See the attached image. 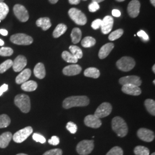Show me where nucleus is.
I'll list each match as a JSON object with an SVG mask.
<instances>
[{
	"instance_id": "nucleus-1",
	"label": "nucleus",
	"mask_w": 155,
	"mask_h": 155,
	"mask_svg": "<svg viewBox=\"0 0 155 155\" xmlns=\"http://www.w3.org/2000/svg\"><path fill=\"white\" fill-rule=\"evenodd\" d=\"M90 100L87 96H71L68 97L63 101V107L64 109H70L74 107H83L88 105Z\"/></svg>"
},
{
	"instance_id": "nucleus-2",
	"label": "nucleus",
	"mask_w": 155,
	"mask_h": 155,
	"mask_svg": "<svg viewBox=\"0 0 155 155\" xmlns=\"http://www.w3.org/2000/svg\"><path fill=\"white\" fill-rule=\"evenodd\" d=\"M111 127L113 130L120 137L126 136L128 133L127 124L120 117L117 116L113 118L111 121Z\"/></svg>"
},
{
	"instance_id": "nucleus-3",
	"label": "nucleus",
	"mask_w": 155,
	"mask_h": 155,
	"mask_svg": "<svg viewBox=\"0 0 155 155\" xmlns=\"http://www.w3.org/2000/svg\"><path fill=\"white\" fill-rule=\"evenodd\" d=\"M15 104L24 113H27L31 110V101L27 95L18 94L15 98Z\"/></svg>"
},
{
	"instance_id": "nucleus-4",
	"label": "nucleus",
	"mask_w": 155,
	"mask_h": 155,
	"mask_svg": "<svg viewBox=\"0 0 155 155\" xmlns=\"http://www.w3.org/2000/svg\"><path fill=\"white\" fill-rule=\"evenodd\" d=\"M136 63L132 58L124 56L117 61V68L122 71L127 72L132 70L135 66Z\"/></svg>"
},
{
	"instance_id": "nucleus-5",
	"label": "nucleus",
	"mask_w": 155,
	"mask_h": 155,
	"mask_svg": "<svg viewBox=\"0 0 155 155\" xmlns=\"http://www.w3.org/2000/svg\"><path fill=\"white\" fill-rule=\"evenodd\" d=\"M94 147L93 140H84L78 144L76 150L79 155H88L93 150Z\"/></svg>"
},
{
	"instance_id": "nucleus-6",
	"label": "nucleus",
	"mask_w": 155,
	"mask_h": 155,
	"mask_svg": "<svg viewBox=\"0 0 155 155\" xmlns=\"http://www.w3.org/2000/svg\"><path fill=\"white\" fill-rule=\"evenodd\" d=\"M68 15L72 20L78 25H84L87 22V17L82 12L72 8L68 11Z\"/></svg>"
},
{
	"instance_id": "nucleus-7",
	"label": "nucleus",
	"mask_w": 155,
	"mask_h": 155,
	"mask_svg": "<svg viewBox=\"0 0 155 155\" xmlns=\"http://www.w3.org/2000/svg\"><path fill=\"white\" fill-rule=\"evenodd\" d=\"M10 40L13 43L17 45H28L33 43L32 37L24 33H17L11 36Z\"/></svg>"
},
{
	"instance_id": "nucleus-8",
	"label": "nucleus",
	"mask_w": 155,
	"mask_h": 155,
	"mask_svg": "<svg viewBox=\"0 0 155 155\" xmlns=\"http://www.w3.org/2000/svg\"><path fill=\"white\" fill-rule=\"evenodd\" d=\"M33 133V129L31 127H24L17 131L12 137L13 141L16 143H21Z\"/></svg>"
},
{
	"instance_id": "nucleus-9",
	"label": "nucleus",
	"mask_w": 155,
	"mask_h": 155,
	"mask_svg": "<svg viewBox=\"0 0 155 155\" xmlns=\"http://www.w3.org/2000/svg\"><path fill=\"white\" fill-rule=\"evenodd\" d=\"M14 14L21 22L27 21L29 19V13L25 6L20 4H16L13 7Z\"/></svg>"
},
{
	"instance_id": "nucleus-10",
	"label": "nucleus",
	"mask_w": 155,
	"mask_h": 155,
	"mask_svg": "<svg viewBox=\"0 0 155 155\" xmlns=\"http://www.w3.org/2000/svg\"><path fill=\"white\" fill-rule=\"evenodd\" d=\"M112 111V106L109 102L101 104L95 111L94 116L98 118H104L110 115Z\"/></svg>"
},
{
	"instance_id": "nucleus-11",
	"label": "nucleus",
	"mask_w": 155,
	"mask_h": 155,
	"mask_svg": "<svg viewBox=\"0 0 155 155\" xmlns=\"http://www.w3.org/2000/svg\"><path fill=\"white\" fill-rule=\"evenodd\" d=\"M137 134L139 139L145 142L150 143L155 139L154 132L146 128L139 129Z\"/></svg>"
},
{
	"instance_id": "nucleus-12",
	"label": "nucleus",
	"mask_w": 155,
	"mask_h": 155,
	"mask_svg": "<svg viewBox=\"0 0 155 155\" xmlns=\"http://www.w3.org/2000/svg\"><path fill=\"white\" fill-rule=\"evenodd\" d=\"M27 60L24 56L18 55L13 61V70L15 72H20L23 70L27 66Z\"/></svg>"
},
{
	"instance_id": "nucleus-13",
	"label": "nucleus",
	"mask_w": 155,
	"mask_h": 155,
	"mask_svg": "<svg viewBox=\"0 0 155 155\" xmlns=\"http://www.w3.org/2000/svg\"><path fill=\"white\" fill-rule=\"evenodd\" d=\"M119 82L122 86L125 84H133L140 87L141 85L142 81L139 77L136 75H130L121 78L119 79Z\"/></svg>"
},
{
	"instance_id": "nucleus-14",
	"label": "nucleus",
	"mask_w": 155,
	"mask_h": 155,
	"mask_svg": "<svg viewBox=\"0 0 155 155\" xmlns=\"http://www.w3.org/2000/svg\"><path fill=\"white\" fill-rule=\"evenodd\" d=\"M140 3L138 0L131 1L127 6V12L130 16L135 18L138 16L140 13Z\"/></svg>"
},
{
	"instance_id": "nucleus-15",
	"label": "nucleus",
	"mask_w": 155,
	"mask_h": 155,
	"mask_svg": "<svg viewBox=\"0 0 155 155\" xmlns=\"http://www.w3.org/2000/svg\"><path fill=\"white\" fill-rule=\"evenodd\" d=\"M84 124L88 127L97 129L101 126L102 122L100 118L94 115H88L84 119Z\"/></svg>"
},
{
	"instance_id": "nucleus-16",
	"label": "nucleus",
	"mask_w": 155,
	"mask_h": 155,
	"mask_svg": "<svg viewBox=\"0 0 155 155\" xmlns=\"http://www.w3.org/2000/svg\"><path fill=\"white\" fill-rule=\"evenodd\" d=\"M114 23L113 18L110 16H106L102 20V22L101 25V31L102 32L106 35L111 32Z\"/></svg>"
},
{
	"instance_id": "nucleus-17",
	"label": "nucleus",
	"mask_w": 155,
	"mask_h": 155,
	"mask_svg": "<svg viewBox=\"0 0 155 155\" xmlns=\"http://www.w3.org/2000/svg\"><path fill=\"white\" fill-rule=\"evenodd\" d=\"M122 92L125 94L137 96L141 94V90L139 86L133 84H125L122 86Z\"/></svg>"
},
{
	"instance_id": "nucleus-18",
	"label": "nucleus",
	"mask_w": 155,
	"mask_h": 155,
	"mask_svg": "<svg viewBox=\"0 0 155 155\" xmlns=\"http://www.w3.org/2000/svg\"><path fill=\"white\" fill-rule=\"evenodd\" d=\"M82 71V67L78 64H71L65 67L63 70V73L67 76H74L79 74Z\"/></svg>"
},
{
	"instance_id": "nucleus-19",
	"label": "nucleus",
	"mask_w": 155,
	"mask_h": 155,
	"mask_svg": "<svg viewBox=\"0 0 155 155\" xmlns=\"http://www.w3.org/2000/svg\"><path fill=\"white\" fill-rule=\"evenodd\" d=\"M114 47V45L112 43H109L103 45L100 49L98 56L101 59H104L110 54L111 51Z\"/></svg>"
},
{
	"instance_id": "nucleus-20",
	"label": "nucleus",
	"mask_w": 155,
	"mask_h": 155,
	"mask_svg": "<svg viewBox=\"0 0 155 155\" xmlns=\"http://www.w3.org/2000/svg\"><path fill=\"white\" fill-rule=\"evenodd\" d=\"M31 70L29 68L23 70L21 72L17 75L16 78V82L17 84H20L28 81V79L31 75Z\"/></svg>"
},
{
	"instance_id": "nucleus-21",
	"label": "nucleus",
	"mask_w": 155,
	"mask_h": 155,
	"mask_svg": "<svg viewBox=\"0 0 155 155\" xmlns=\"http://www.w3.org/2000/svg\"><path fill=\"white\" fill-rule=\"evenodd\" d=\"M13 135L11 132H6L0 135V148H5L12 139Z\"/></svg>"
},
{
	"instance_id": "nucleus-22",
	"label": "nucleus",
	"mask_w": 155,
	"mask_h": 155,
	"mask_svg": "<svg viewBox=\"0 0 155 155\" xmlns=\"http://www.w3.org/2000/svg\"><path fill=\"white\" fill-rule=\"evenodd\" d=\"M33 72L36 77L39 79H43L45 77L46 72L44 64L41 63H38L34 68Z\"/></svg>"
},
{
	"instance_id": "nucleus-23",
	"label": "nucleus",
	"mask_w": 155,
	"mask_h": 155,
	"mask_svg": "<svg viewBox=\"0 0 155 155\" xmlns=\"http://www.w3.org/2000/svg\"><path fill=\"white\" fill-rule=\"evenodd\" d=\"M36 24L38 27H41L43 31L48 30L52 25L48 17H41L36 21Z\"/></svg>"
},
{
	"instance_id": "nucleus-24",
	"label": "nucleus",
	"mask_w": 155,
	"mask_h": 155,
	"mask_svg": "<svg viewBox=\"0 0 155 155\" xmlns=\"http://www.w3.org/2000/svg\"><path fill=\"white\" fill-rule=\"evenodd\" d=\"M21 89L25 91H33L38 88V84L33 81H28L21 84Z\"/></svg>"
},
{
	"instance_id": "nucleus-25",
	"label": "nucleus",
	"mask_w": 155,
	"mask_h": 155,
	"mask_svg": "<svg viewBox=\"0 0 155 155\" xmlns=\"http://www.w3.org/2000/svg\"><path fill=\"white\" fill-rule=\"evenodd\" d=\"M84 75L87 77L97 79L100 77V71L97 68L89 67L86 69L85 71H84Z\"/></svg>"
},
{
	"instance_id": "nucleus-26",
	"label": "nucleus",
	"mask_w": 155,
	"mask_h": 155,
	"mask_svg": "<svg viewBox=\"0 0 155 155\" xmlns=\"http://www.w3.org/2000/svg\"><path fill=\"white\" fill-rule=\"evenodd\" d=\"M67 29V27L65 24H58L53 32L54 38H58L60 36H61L62 35H63L66 32Z\"/></svg>"
},
{
	"instance_id": "nucleus-27",
	"label": "nucleus",
	"mask_w": 155,
	"mask_h": 155,
	"mask_svg": "<svg viewBox=\"0 0 155 155\" xmlns=\"http://www.w3.org/2000/svg\"><path fill=\"white\" fill-rule=\"evenodd\" d=\"M71 38L74 44L78 43L81 41L82 38L81 30L78 28H74L71 33Z\"/></svg>"
},
{
	"instance_id": "nucleus-28",
	"label": "nucleus",
	"mask_w": 155,
	"mask_h": 155,
	"mask_svg": "<svg viewBox=\"0 0 155 155\" xmlns=\"http://www.w3.org/2000/svg\"><path fill=\"white\" fill-rule=\"evenodd\" d=\"M61 57L64 61L70 63H76L78 61L77 58L71 54L70 52L64 51L61 54Z\"/></svg>"
},
{
	"instance_id": "nucleus-29",
	"label": "nucleus",
	"mask_w": 155,
	"mask_h": 155,
	"mask_svg": "<svg viewBox=\"0 0 155 155\" xmlns=\"http://www.w3.org/2000/svg\"><path fill=\"white\" fill-rule=\"evenodd\" d=\"M144 104L147 111L153 116H155V102L154 100L147 99L145 101Z\"/></svg>"
},
{
	"instance_id": "nucleus-30",
	"label": "nucleus",
	"mask_w": 155,
	"mask_h": 155,
	"mask_svg": "<svg viewBox=\"0 0 155 155\" xmlns=\"http://www.w3.org/2000/svg\"><path fill=\"white\" fill-rule=\"evenodd\" d=\"M96 44L95 39L91 36H86L82 40L81 45L84 48H90L93 47Z\"/></svg>"
},
{
	"instance_id": "nucleus-31",
	"label": "nucleus",
	"mask_w": 155,
	"mask_h": 155,
	"mask_svg": "<svg viewBox=\"0 0 155 155\" xmlns=\"http://www.w3.org/2000/svg\"><path fill=\"white\" fill-rule=\"evenodd\" d=\"M71 54L75 56L78 59H80L83 57V52L82 50L76 45H70L69 47Z\"/></svg>"
},
{
	"instance_id": "nucleus-32",
	"label": "nucleus",
	"mask_w": 155,
	"mask_h": 155,
	"mask_svg": "<svg viewBox=\"0 0 155 155\" xmlns=\"http://www.w3.org/2000/svg\"><path fill=\"white\" fill-rule=\"evenodd\" d=\"M9 11L8 6L5 3L1 2L0 3V20H3L6 18L7 15Z\"/></svg>"
},
{
	"instance_id": "nucleus-33",
	"label": "nucleus",
	"mask_w": 155,
	"mask_h": 155,
	"mask_svg": "<svg viewBox=\"0 0 155 155\" xmlns=\"http://www.w3.org/2000/svg\"><path fill=\"white\" fill-rule=\"evenodd\" d=\"M134 153L136 155H149L150 150L144 146H137L134 148Z\"/></svg>"
},
{
	"instance_id": "nucleus-34",
	"label": "nucleus",
	"mask_w": 155,
	"mask_h": 155,
	"mask_svg": "<svg viewBox=\"0 0 155 155\" xmlns=\"http://www.w3.org/2000/svg\"><path fill=\"white\" fill-rule=\"evenodd\" d=\"M11 124V118L6 114L0 115V128L8 127Z\"/></svg>"
},
{
	"instance_id": "nucleus-35",
	"label": "nucleus",
	"mask_w": 155,
	"mask_h": 155,
	"mask_svg": "<svg viewBox=\"0 0 155 155\" xmlns=\"http://www.w3.org/2000/svg\"><path fill=\"white\" fill-rule=\"evenodd\" d=\"M13 66V61L11 59L6 60L0 64V74H3Z\"/></svg>"
},
{
	"instance_id": "nucleus-36",
	"label": "nucleus",
	"mask_w": 155,
	"mask_h": 155,
	"mask_svg": "<svg viewBox=\"0 0 155 155\" xmlns=\"http://www.w3.org/2000/svg\"><path fill=\"white\" fill-rule=\"evenodd\" d=\"M124 33V31L122 29H118L116 31L112 32L109 36V39L110 41H114L117 39L120 38Z\"/></svg>"
},
{
	"instance_id": "nucleus-37",
	"label": "nucleus",
	"mask_w": 155,
	"mask_h": 155,
	"mask_svg": "<svg viewBox=\"0 0 155 155\" xmlns=\"http://www.w3.org/2000/svg\"><path fill=\"white\" fill-rule=\"evenodd\" d=\"M124 151L122 148L120 147H114L112 148L106 155H123Z\"/></svg>"
},
{
	"instance_id": "nucleus-38",
	"label": "nucleus",
	"mask_w": 155,
	"mask_h": 155,
	"mask_svg": "<svg viewBox=\"0 0 155 155\" xmlns=\"http://www.w3.org/2000/svg\"><path fill=\"white\" fill-rule=\"evenodd\" d=\"M13 54V50L10 47H2L0 48V56H10Z\"/></svg>"
},
{
	"instance_id": "nucleus-39",
	"label": "nucleus",
	"mask_w": 155,
	"mask_h": 155,
	"mask_svg": "<svg viewBox=\"0 0 155 155\" xmlns=\"http://www.w3.org/2000/svg\"><path fill=\"white\" fill-rule=\"evenodd\" d=\"M67 129L72 134H75L77 131L78 127L77 125L72 122H68L66 125Z\"/></svg>"
},
{
	"instance_id": "nucleus-40",
	"label": "nucleus",
	"mask_w": 155,
	"mask_h": 155,
	"mask_svg": "<svg viewBox=\"0 0 155 155\" xmlns=\"http://www.w3.org/2000/svg\"><path fill=\"white\" fill-rule=\"evenodd\" d=\"M32 138L35 141L39 142L41 144H44L46 142V139H45V137L38 133H34L32 136Z\"/></svg>"
},
{
	"instance_id": "nucleus-41",
	"label": "nucleus",
	"mask_w": 155,
	"mask_h": 155,
	"mask_svg": "<svg viewBox=\"0 0 155 155\" xmlns=\"http://www.w3.org/2000/svg\"><path fill=\"white\" fill-rule=\"evenodd\" d=\"M63 152L62 150L59 148L51 150L45 152L43 155H62Z\"/></svg>"
},
{
	"instance_id": "nucleus-42",
	"label": "nucleus",
	"mask_w": 155,
	"mask_h": 155,
	"mask_svg": "<svg viewBox=\"0 0 155 155\" xmlns=\"http://www.w3.org/2000/svg\"><path fill=\"white\" fill-rule=\"evenodd\" d=\"M88 8H89V11L90 12H95L98 10H99L100 5L97 2H93L89 5Z\"/></svg>"
},
{
	"instance_id": "nucleus-43",
	"label": "nucleus",
	"mask_w": 155,
	"mask_h": 155,
	"mask_svg": "<svg viewBox=\"0 0 155 155\" xmlns=\"http://www.w3.org/2000/svg\"><path fill=\"white\" fill-rule=\"evenodd\" d=\"M137 35V36L139 37H140L144 41H148L150 40L149 36L147 35V33H146L144 31H143V30H141V31H139Z\"/></svg>"
},
{
	"instance_id": "nucleus-44",
	"label": "nucleus",
	"mask_w": 155,
	"mask_h": 155,
	"mask_svg": "<svg viewBox=\"0 0 155 155\" xmlns=\"http://www.w3.org/2000/svg\"><path fill=\"white\" fill-rule=\"evenodd\" d=\"M102 20L101 19H96L93 21L91 24V27L95 30L98 29L101 27Z\"/></svg>"
},
{
	"instance_id": "nucleus-45",
	"label": "nucleus",
	"mask_w": 155,
	"mask_h": 155,
	"mask_svg": "<svg viewBox=\"0 0 155 155\" xmlns=\"http://www.w3.org/2000/svg\"><path fill=\"white\" fill-rule=\"evenodd\" d=\"M60 143L59 138L56 136H54L51 137V139L48 140V143L52 145H58Z\"/></svg>"
},
{
	"instance_id": "nucleus-46",
	"label": "nucleus",
	"mask_w": 155,
	"mask_h": 155,
	"mask_svg": "<svg viewBox=\"0 0 155 155\" xmlns=\"http://www.w3.org/2000/svg\"><path fill=\"white\" fill-rule=\"evenodd\" d=\"M8 90V85L6 84H4L0 87V97Z\"/></svg>"
},
{
	"instance_id": "nucleus-47",
	"label": "nucleus",
	"mask_w": 155,
	"mask_h": 155,
	"mask_svg": "<svg viewBox=\"0 0 155 155\" xmlns=\"http://www.w3.org/2000/svg\"><path fill=\"white\" fill-rule=\"evenodd\" d=\"M112 15L114 17H118L121 16V12L118 9H113L112 11Z\"/></svg>"
},
{
	"instance_id": "nucleus-48",
	"label": "nucleus",
	"mask_w": 155,
	"mask_h": 155,
	"mask_svg": "<svg viewBox=\"0 0 155 155\" xmlns=\"http://www.w3.org/2000/svg\"><path fill=\"white\" fill-rule=\"evenodd\" d=\"M68 1L71 5H78L79 4L81 0H68Z\"/></svg>"
},
{
	"instance_id": "nucleus-49",
	"label": "nucleus",
	"mask_w": 155,
	"mask_h": 155,
	"mask_svg": "<svg viewBox=\"0 0 155 155\" xmlns=\"http://www.w3.org/2000/svg\"><path fill=\"white\" fill-rule=\"evenodd\" d=\"M0 34H1L2 36H7L8 34V32L7 30H6L5 29H0Z\"/></svg>"
},
{
	"instance_id": "nucleus-50",
	"label": "nucleus",
	"mask_w": 155,
	"mask_h": 155,
	"mask_svg": "<svg viewBox=\"0 0 155 155\" xmlns=\"http://www.w3.org/2000/svg\"><path fill=\"white\" fill-rule=\"evenodd\" d=\"M59 0H49L50 3L52 4H55L56 3H57L58 2Z\"/></svg>"
},
{
	"instance_id": "nucleus-51",
	"label": "nucleus",
	"mask_w": 155,
	"mask_h": 155,
	"mask_svg": "<svg viewBox=\"0 0 155 155\" xmlns=\"http://www.w3.org/2000/svg\"><path fill=\"white\" fill-rule=\"evenodd\" d=\"M92 1H93V2H97V3L98 4V3H100V2H101L104 1V0H92Z\"/></svg>"
},
{
	"instance_id": "nucleus-52",
	"label": "nucleus",
	"mask_w": 155,
	"mask_h": 155,
	"mask_svg": "<svg viewBox=\"0 0 155 155\" xmlns=\"http://www.w3.org/2000/svg\"><path fill=\"white\" fill-rule=\"evenodd\" d=\"M4 45V41L2 39H0V46H2Z\"/></svg>"
},
{
	"instance_id": "nucleus-53",
	"label": "nucleus",
	"mask_w": 155,
	"mask_h": 155,
	"mask_svg": "<svg viewBox=\"0 0 155 155\" xmlns=\"http://www.w3.org/2000/svg\"><path fill=\"white\" fill-rule=\"evenodd\" d=\"M150 1L151 2L152 5L153 6H155V0H150Z\"/></svg>"
},
{
	"instance_id": "nucleus-54",
	"label": "nucleus",
	"mask_w": 155,
	"mask_h": 155,
	"mask_svg": "<svg viewBox=\"0 0 155 155\" xmlns=\"http://www.w3.org/2000/svg\"><path fill=\"white\" fill-rule=\"evenodd\" d=\"M152 71H153V72L155 73V65L154 64L153 67H152Z\"/></svg>"
},
{
	"instance_id": "nucleus-55",
	"label": "nucleus",
	"mask_w": 155,
	"mask_h": 155,
	"mask_svg": "<svg viewBox=\"0 0 155 155\" xmlns=\"http://www.w3.org/2000/svg\"><path fill=\"white\" fill-rule=\"evenodd\" d=\"M16 155H27V154H25V153H18V154H17Z\"/></svg>"
},
{
	"instance_id": "nucleus-56",
	"label": "nucleus",
	"mask_w": 155,
	"mask_h": 155,
	"mask_svg": "<svg viewBox=\"0 0 155 155\" xmlns=\"http://www.w3.org/2000/svg\"><path fill=\"white\" fill-rule=\"evenodd\" d=\"M117 1H118V2H122V1H124L125 0H116Z\"/></svg>"
},
{
	"instance_id": "nucleus-57",
	"label": "nucleus",
	"mask_w": 155,
	"mask_h": 155,
	"mask_svg": "<svg viewBox=\"0 0 155 155\" xmlns=\"http://www.w3.org/2000/svg\"><path fill=\"white\" fill-rule=\"evenodd\" d=\"M4 1V0H0V3H1V2H3Z\"/></svg>"
},
{
	"instance_id": "nucleus-58",
	"label": "nucleus",
	"mask_w": 155,
	"mask_h": 155,
	"mask_svg": "<svg viewBox=\"0 0 155 155\" xmlns=\"http://www.w3.org/2000/svg\"><path fill=\"white\" fill-rule=\"evenodd\" d=\"M151 155H155V152H153V153H152V154H151Z\"/></svg>"
},
{
	"instance_id": "nucleus-59",
	"label": "nucleus",
	"mask_w": 155,
	"mask_h": 155,
	"mask_svg": "<svg viewBox=\"0 0 155 155\" xmlns=\"http://www.w3.org/2000/svg\"><path fill=\"white\" fill-rule=\"evenodd\" d=\"M153 84H155V80H154V81H153Z\"/></svg>"
},
{
	"instance_id": "nucleus-60",
	"label": "nucleus",
	"mask_w": 155,
	"mask_h": 155,
	"mask_svg": "<svg viewBox=\"0 0 155 155\" xmlns=\"http://www.w3.org/2000/svg\"><path fill=\"white\" fill-rule=\"evenodd\" d=\"M1 20H0V22H1Z\"/></svg>"
},
{
	"instance_id": "nucleus-61",
	"label": "nucleus",
	"mask_w": 155,
	"mask_h": 155,
	"mask_svg": "<svg viewBox=\"0 0 155 155\" xmlns=\"http://www.w3.org/2000/svg\"><path fill=\"white\" fill-rule=\"evenodd\" d=\"M83 1H87V0H83Z\"/></svg>"
}]
</instances>
